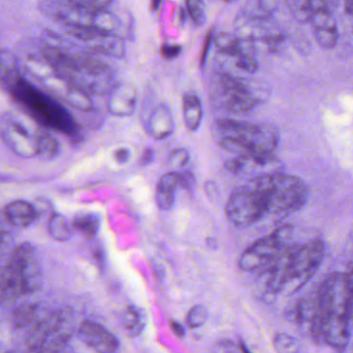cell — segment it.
Returning a JSON list of instances; mask_svg holds the SVG:
<instances>
[{
    "instance_id": "9a60e30c",
    "label": "cell",
    "mask_w": 353,
    "mask_h": 353,
    "mask_svg": "<svg viewBox=\"0 0 353 353\" xmlns=\"http://www.w3.org/2000/svg\"><path fill=\"white\" fill-rule=\"evenodd\" d=\"M121 323L126 335L137 338L144 331L146 325V316L142 309L134 305L126 307L121 314Z\"/></svg>"
},
{
    "instance_id": "d4e9b609",
    "label": "cell",
    "mask_w": 353,
    "mask_h": 353,
    "mask_svg": "<svg viewBox=\"0 0 353 353\" xmlns=\"http://www.w3.org/2000/svg\"><path fill=\"white\" fill-rule=\"evenodd\" d=\"M68 6L89 12H99V10H108L113 3L114 0H61Z\"/></svg>"
},
{
    "instance_id": "83f0119b",
    "label": "cell",
    "mask_w": 353,
    "mask_h": 353,
    "mask_svg": "<svg viewBox=\"0 0 353 353\" xmlns=\"http://www.w3.org/2000/svg\"><path fill=\"white\" fill-rule=\"evenodd\" d=\"M189 159H190V155H189L188 151L185 149H176L170 154L169 163L172 168L182 169L188 163Z\"/></svg>"
},
{
    "instance_id": "5b68a950",
    "label": "cell",
    "mask_w": 353,
    "mask_h": 353,
    "mask_svg": "<svg viewBox=\"0 0 353 353\" xmlns=\"http://www.w3.org/2000/svg\"><path fill=\"white\" fill-rule=\"evenodd\" d=\"M323 253L325 245L319 240L304 246H294L288 277L281 292L292 294L301 290L316 273L323 261Z\"/></svg>"
},
{
    "instance_id": "74e56055",
    "label": "cell",
    "mask_w": 353,
    "mask_h": 353,
    "mask_svg": "<svg viewBox=\"0 0 353 353\" xmlns=\"http://www.w3.org/2000/svg\"><path fill=\"white\" fill-rule=\"evenodd\" d=\"M161 4V0H151V8H152L153 10H159Z\"/></svg>"
},
{
    "instance_id": "ffe728a7",
    "label": "cell",
    "mask_w": 353,
    "mask_h": 353,
    "mask_svg": "<svg viewBox=\"0 0 353 353\" xmlns=\"http://www.w3.org/2000/svg\"><path fill=\"white\" fill-rule=\"evenodd\" d=\"M48 230L50 236L59 242H66L72 238V226L61 214L55 213L50 217Z\"/></svg>"
},
{
    "instance_id": "ab89813d",
    "label": "cell",
    "mask_w": 353,
    "mask_h": 353,
    "mask_svg": "<svg viewBox=\"0 0 353 353\" xmlns=\"http://www.w3.org/2000/svg\"><path fill=\"white\" fill-rule=\"evenodd\" d=\"M28 353H37V350H29Z\"/></svg>"
},
{
    "instance_id": "277c9868",
    "label": "cell",
    "mask_w": 353,
    "mask_h": 353,
    "mask_svg": "<svg viewBox=\"0 0 353 353\" xmlns=\"http://www.w3.org/2000/svg\"><path fill=\"white\" fill-rule=\"evenodd\" d=\"M8 270L12 276L17 294L37 292L43 283V269L37 248L30 243H23L12 251Z\"/></svg>"
},
{
    "instance_id": "6da1fadb",
    "label": "cell",
    "mask_w": 353,
    "mask_h": 353,
    "mask_svg": "<svg viewBox=\"0 0 353 353\" xmlns=\"http://www.w3.org/2000/svg\"><path fill=\"white\" fill-rule=\"evenodd\" d=\"M259 218L285 216L306 203L309 189L302 179L280 173L254 176L243 185Z\"/></svg>"
},
{
    "instance_id": "30bf717a",
    "label": "cell",
    "mask_w": 353,
    "mask_h": 353,
    "mask_svg": "<svg viewBox=\"0 0 353 353\" xmlns=\"http://www.w3.org/2000/svg\"><path fill=\"white\" fill-rule=\"evenodd\" d=\"M137 107L136 89L132 85L120 84L110 91L108 111L115 117H128Z\"/></svg>"
},
{
    "instance_id": "ba28073f",
    "label": "cell",
    "mask_w": 353,
    "mask_h": 353,
    "mask_svg": "<svg viewBox=\"0 0 353 353\" xmlns=\"http://www.w3.org/2000/svg\"><path fill=\"white\" fill-rule=\"evenodd\" d=\"M310 22L316 43L323 49H334L337 45L339 33L332 10L317 0H313V14Z\"/></svg>"
},
{
    "instance_id": "836d02e7",
    "label": "cell",
    "mask_w": 353,
    "mask_h": 353,
    "mask_svg": "<svg viewBox=\"0 0 353 353\" xmlns=\"http://www.w3.org/2000/svg\"><path fill=\"white\" fill-rule=\"evenodd\" d=\"M154 159V151L152 149H146L145 152L143 153L142 157H141V165H150Z\"/></svg>"
},
{
    "instance_id": "52a82bcc",
    "label": "cell",
    "mask_w": 353,
    "mask_h": 353,
    "mask_svg": "<svg viewBox=\"0 0 353 353\" xmlns=\"http://www.w3.org/2000/svg\"><path fill=\"white\" fill-rule=\"evenodd\" d=\"M0 134L3 142L23 159L37 157V130L29 128L17 118H8L2 124Z\"/></svg>"
},
{
    "instance_id": "60d3db41",
    "label": "cell",
    "mask_w": 353,
    "mask_h": 353,
    "mask_svg": "<svg viewBox=\"0 0 353 353\" xmlns=\"http://www.w3.org/2000/svg\"><path fill=\"white\" fill-rule=\"evenodd\" d=\"M224 1H226V2H234V1H236V0H224Z\"/></svg>"
},
{
    "instance_id": "9c48e42d",
    "label": "cell",
    "mask_w": 353,
    "mask_h": 353,
    "mask_svg": "<svg viewBox=\"0 0 353 353\" xmlns=\"http://www.w3.org/2000/svg\"><path fill=\"white\" fill-rule=\"evenodd\" d=\"M79 338L97 353H117L120 343L105 327L94 321H84L79 330Z\"/></svg>"
},
{
    "instance_id": "8992f818",
    "label": "cell",
    "mask_w": 353,
    "mask_h": 353,
    "mask_svg": "<svg viewBox=\"0 0 353 353\" xmlns=\"http://www.w3.org/2000/svg\"><path fill=\"white\" fill-rule=\"evenodd\" d=\"M292 236L290 225L282 226L269 236L251 244L239 259V268L244 272L263 271L275 261L288 246Z\"/></svg>"
},
{
    "instance_id": "484cf974",
    "label": "cell",
    "mask_w": 353,
    "mask_h": 353,
    "mask_svg": "<svg viewBox=\"0 0 353 353\" xmlns=\"http://www.w3.org/2000/svg\"><path fill=\"white\" fill-rule=\"evenodd\" d=\"M185 6L187 14L196 26H201L205 23V12L203 0H185Z\"/></svg>"
},
{
    "instance_id": "f546056e",
    "label": "cell",
    "mask_w": 353,
    "mask_h": 353,
    "mask_svg": "<svg viewBox=\"0 0 353 353\" xmlns=\"http://www.w3.org/2000/svg\"><path fill=\"white\" fill-rule=\"evenodd\" d=\"M214 33L213 30H210L208 33L207 37H205V41L203 43V49H201V65L203 66L207 60L208 53H209L210 48H211L212 43H213Z\"/></svg>"
},
{
    "instance_id": "d6a6232c",
    "label": "cell",
    "mask_w": 353,
    "mask_h": 353,
    "mask_svg": "<svg viewBox=\"0 0 353 353\" xmlns=\"http://www.w3.org/2000/svg\"><path fill=\"white\" fill-rule=\"evenodd\" d=\"M130 155H132V153L128 149L119 148L114 152V159L119 165H124L130 161Z\"/></svg>"
},
{
    "instance_id": "e575fe53",
    "label": "cell",
    "mask_w": 353,
    "mask_h": 353,
    "mask_svg": "<svg viewBox=\"0 0 353 353\" xmlns=\"http://www.w3.org/2000/svg\"><path fill=\"white\" fill-rule=\"evenodd\" d=\"M172 330H173L174 333L176 334L178 337H184L185 335V329L182 325L176 323V321H172L171 323Z\"/></svg>"
},
{
    "instance_id": "d6986e66",
    "label": "cell",
    "mask_w": 353,
    "mask_h": 353,
    "mask_svg": "<svg viewBox=\"0 0 353 353\" xmlns=\"http://www.w3.org/2000/svg\"><path fill=\"white\" fill-rule=\"evenodd\" d=\"M279 0H250L245 6L244 14L251 20H265L273 16Z\"/></svg>"
},
{
    "instance_id": "4dcf8cb0",
    "label": "cell",
    "mask_w": 353,
    "mask_h": 353,
    "mask_svg": "<svg viewBox=\"0 0 353 353\" xmlns=\"http://www.w3.org/2000/svg\"><path fill=\"white\" fill-rule=\"evenodd\" d=\"M213 353H236V344L230 340L219 342L214 348Z\"/></svg>"
},
{
    "instance_id": "3957f363",
    "label": "cell",
    "mask_w": 353,
    "mask_h": 353,
    "mask_svg": "<svg viewBox=\"0 0 353 353\" xmlns=\"http://www.w3.org/2000/svg\"><path fill=\"white\" fill-rule=\"evenodd\" d=\"M216 101L230 113H248L263 101V90L256 82L223 74L218 80Z\"/></svg>"
},
{
    "instance_id": "1f68e13d",
    "label": "cell",
    "mask_w": 353,
    "mask_h": 353,
    "mask_svg": "<svg viewBox=\"0 0 353 353\" xmlns=\"http://www.w3.org/2000/svg\"><path fill=\"white\" fill-rule=\"evenodd\" d=\"M181 187L187 189V190H192L195 185L194 176L190 172L185 171L180 174Z\"/></svg>"
},
{
    "instance_id": "7402d4cb",
    "label": "cell",
    "mask_w": 353,
    "mask_h": 353,
    "mask_svg": "<svg viewBox=\"0 0 353 353\" xmlns=\"http://www.w3.org/2000/svg\"><path fill=\"white\" fill-rule=\"evenodd\" d=\"M101 217L94 213H81L74 217L72 225L88 236H94L101 228Z\"/></svg>"
},
{
    "instance_id": "8d00e7d4",
    "label": "cell",
    "mask_w": 353,
    "mask_h": 353,
    "mask_svg": "<svg viewBox=\"0 0 353 353\" xmlns=\"http://www.w3.org/2000/svg\"><path fill=\"white\" fill-rule=\"evenodd\" d=\"M6 242H8V234L4 232H0V255H1L2 251L4 250Z\"/></svg>"
},
{
    "instance_id": "f35d334b",
    "label": "cell",
    "mask_w": 353,
    "mask_h": 353,
    "mask_svg": "<svg viewBox=\"0 0 353 353\" xmlns=\"http://www.w3.org/2000/svg\"><path fill=\"white\" fill-rule=\"evenodd\" d=\"M240 348L241 350H242V352L244 353H250V352H249V350H247L246 346H245L244 344L243 343H240Z\"/></svg>"
},
{
    "instance_id": "44dd1931",
    "label": "cell",
    "mask_w": 353,
    "mask_h": 353,
    "mask_svg": "<svg viewBox=\"0 0 353 353\" xmlns=\"http://www.w3.org/2000/svg\"><path fill=\"white\" fill-rule=\"evenodd\" d=\"M37 316V306L32 303H25L14 309L12 315V323L14 329L20 330L23 327L32 325Z\"/></svg>"
},
{
    "instance_id": "cb8c5ba5",
    "label": "cell",
    "mask_w": 353,
    "mask_h": 353,
    "mask_svg": "<svg viewBox=\"0 0 353 353\" xmlns=\"http://www.w3.org/2000/svg\"><path fill=\"white\" fill-rule=\"evenodd\" d=\"M285 3L299 22H310L313 14V0H285Z\"/></svg>"
},
{
    "instance_id": "5bb4252c",
    "label": "cell",
    "mask_w": 353,
    "mask_h": 353,
    "mask_svg": "<svg viewBox=\"0 0 353 353\" xmlns=\"http://www.w3.org/2000/svg\"><path fill=\"white\" fill-rule=\"evenodd\" d=\"M6 219L17 228H28L37 217V209L30 203L22 199L10 201L4 209Z\"/></svg>"
},
{
    "instance_id": "e0dca14e",
    "label": "cell",
    "mask_w": 353,
    "mask_h": 353,
    "mask_svg": "<svg viewBox=\"0 0 353 353\" xmlns=\"http://www.w3.org/2000/svg\"><path fill=\"white\" fill-rule=\"evenodd\" d=\"M22 79L16 57L10 52L0 49V82L8 88Z\"/></svg>"
},
{
    "instance_id": "ac0fdd59",
    "label": "cell",
    "mask_w": 353,
    "mask_h": 353,
    "mask_svg": "<svg viewBox=\"0 0 353 353\" xmlns=\"http://www.w3.org/2000/svg\"><path fill=\"white\" fill-rule=\"evenodd\" d=\"M60 152V145L57 139L47 130H39L37 134V157L51 161Z\"/></svg>"
},
{
    "instance_id": "4fadbf2b",
    "label": "cell",
    "mask_w": 353,
    "mask_h": 353,
    "mask_svg": "<svg viewBox=\"0 0 353 353\" xmlns=\"http://www.w3.org/2000/svg\"><path fill=\"white\" fill-rule=\"evenodd\" d=\"M181 186L180 174L170 172L161 176L155 191L157 207L163 211H169L176 201V191Z\"/></svg>"
},
{
    "instance_id": "2e32d148",
    "label": "cell",
    "mask_w": 353,
    "mask_h": 353,
    "mask_svg": "<svg viewBox=\"0 0 353 353\" xmlns=\"http://www.w3.org/2000/svg\"><path fill=\"white\" fill-rule=\"evenodd\" d=\"M183 118L185 126L190 132H194L203 120V108L199 97L194 93H186L183 97Z\"/></svg>"
},
{
    "instance_id": "f1b7e54d",
    "label": "cell",
    "mask_w": 353,
    "mask_h": 353,
    "mask_svg": "<svg viewBox=\"0 0 353 353\" xmlns=\"http://www.w3.org/2000/svg\"><path fill=\"white\" fill-rule=\"evenodd\" d=\"M181 51H182L181 46L170 45V43H165L161 49V55L165 59H175L180 55Z\"/></svg>"
},
{
    "instance_id": "d590c367",
    "label": "cell",
    "mask_w": 353,
    "mask_h": 353,
    "mask_svg": "<svg viewBox=\"0 0 353 353\" xmlns=\"http://www.w3.org/2000/svg\"><path fill=\"white\" fill-rule=\"evenodd\" d=\"M317 1L321 2V4H323L325 8H329L332 12H333L334 8L339 3V0H317Z\"/></svg>"
},
{
    "instance_id": "7a4b0ae2",
    "label": "cell",
    "mask_w": 353,
    "mask_h": 353,
    "mask_svg": "<svg viewBox=\"0 0 353 353\" xmlns=\"http://www.w3.org/2000/svg\"><path fill=\"white\" fill-rule=\"evenodd\" d=\"M215 130L219 146L234 157L253 159L263 168L275 161L279 134L273 125L221 119L216 122Z\"/></svg>"
},
{
    "instance_id": "4316f807",
    "label": "cell",
    "mask_w": 353,
    "mask_h": 353,
    "mask_svg": "<svg viewBox=\"0 0 353 353\" xmlns=\"http://www.w3.org/2000/svg\"><path fill=\"white\" fill-rule=\"evenodd\" d=\"M208 316H209V313L205 307H203V305H196L191 308L187 314V325L191 329H199L207 323Z\"/></svg>"
},
{
    "instance_id": "603a6c76",
    "label": "cell",
    "mask_w": 353,
    "mask_h": 353,
    "mask_svg": "<svg viewBox=\"0 0 353 353\" xmlns=\"http://www.w3.org/2000/svg\"><path fill=\"white\" fill-rule=\"evenodd\" d=\"M273 343L277 353H308L298 339L288 334H277L274 338Z\"/></svg>"
},
{
    "instance_id": "8fae6325",
    "label": "cell",
    "mask_w": 353,
    "mask_h": 353,
    "mask_svg": "<svg viewBox=\"0 0 353 353\" xmlns=\"http://www.w3.org/2000/svg\"><path fill=\"white\" fill-rule=\"evenodd\" d=\"M213 43L220 53L232 56L234 59L243 56L255 55L254 41L251 37H238L232 33H220L214 37Z\"/></svg>"
},
{
    "instance_id": "7c38bea8",
    "label": "cell",
    "mask_w": 353,
    "mask_h": 353,
    "mask_svg": "<svg viewBox=\"0 0 353 353\" xmlns=\"http://www.w3.org/2000/svg\"><path fill=\"white\" fill-rule=\"evenodd\" d=\"M147 132L155 140H165L174 130V120L171 111L165 105H159L149 114L145 122Z\"/></svg>"
}]
</instances>
